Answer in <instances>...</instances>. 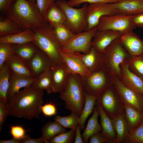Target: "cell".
I'll return each mask as SVG.
<instances>
[{
  "label": "cell",
  "mask_w": 143,
  "mask_h": 143,
  "mask_svg": "<svg viewBox=\"0 0 143 143\" xmlns=\"http://www.w3.org/2000/svg\"><path fill=\"white\" fill-rule=\"evenodd\" d=\"M44 90L31 87L24 88L16 93L8 102L10 115L31 120L39 119L43 103Z\"/></svg>",
  "instance_id": "cell-1"
},
{
  "label": "cell",
  "mask_w": 143,
  "mask_h": 143,
  "mask_svg": "<svg viewBox=\"0 0 143 143\" xmlns=\"http://www.w3.org/2000/svg\"><path fill=\"white\" fill-rule=\"evenodd\" d=\"M24 29L32 31L48 23L41 15L35 3L27 0H17L6 14Z\"/></svg>",
  "instance_id": "cell-2"
},
{
  "label": "cell",
  "mask_w": 143,
  "mask_h": 143,
  "mask_svg": "<svg viewBox=\"0 0 143 143\" xmlns=\"http://www.w3.org/2000/svg\"><path fill=\"white\" fill-rule=\"evenodd\" d=\"M33 31L35 37L33 43L48 56L53 64H64L60 55L61 44L55 34L53 27L48 24Z\"/></svg>",
  "instance_id": "cell-3"
},
{
  "label": "cell",
  "mask_w": 143,
  "mask_h": 143,
  "mask_svg": "<svg viewBox=\"0 0 143 143\" xmlns=\"http://www.w3.org/2000/svg\"><path fill=\"white\" fill-rule=\"evenodd\" d=\"M84 92L81 76L70 74L66 88L60 94V98L65 102V108L79 117L85 104Z\"/></svg>",
  "instance_id": "cell-4"
},
{
  "label": "cell",
  "mask_w": 143,
  "mask_h": 143,
  "mask_svg": "<svg viewBox=\"0 0 143 143\" xmlns=\"http://www.w3.org/2000/svg\"><path fill=\"white\" fill-rule=\"evenodd\" d=\"M131 57L123 46L120 38L116 39L103 53L102 68L111 74L120 78L121 65Z\"/></svg>",
  "instance_id": "cell-5"
},
{
  "label": "cell",
  "mask_w": 143,
  "mask_h": 143,
  "mask_svg": "<svg viewBox=\"0 0 143 143\" xmlns=\"http://www.w3.org/2000/svg\"><path fill=\"white\" fill-rule=\"evenodd\" d=\"M55 2L65 15V24L74 33L87 30L88 3H84L81 8H75L69 5L67 1L64 0H57Z\"/></svg>",
  "instance_id": "cell-6"
},
{
  "label": "cell",
  "mask_w": 143,
  "mask_h": 143,
  "mask_svg": "<svg viewBox=\"0 0 143 143\" xmlns=\"http://www.w3.org/2000/svg\"><path fill=\"white\" fill-rule=\"evenodd\" d=\"M81 77L84 91L96 97L113 84L112 75L102 68Z\"/></svg>",
  "instance_id": "cell-7"
},
{
  "label": "cell",
  "mask_w": 143,
  "mask_h": 143,
  "mask_svg": "<svg viewBox=\"0 0 143 143\" xmlns=\"http://www.w3.org/2000/svg\"><path fill=\"white\" fill-rule=\"evenodd\" d=\"M96 102L100 104L106 114L111 119L124 112V103L113 84L97 97Z\"/></svg>",
  "instance_id": "cell-8"
},
{
  "label": "cell",
  "mask_w": 143,
  "mask_h": 143,
  "mask_svg": "<svg viewBox=\"0 0 143 143\" xmlns=\"http://www.w3.org/2000/svg\"><path fill=\"white\" fill-rule=\"evenodd\" d=\"M98 31L97 26L75 34L68 41L61 44V51L85 54L90 50L93 37Z\"/></svg>",
  "instance_id": "cell-9"
},
{
  "label": "cell",
  "mask_w": 143,
  "mask_h": 143,
  "mask_svg": "<svg viewBox=\"0 0 143 143\" xmlns=\"http://www.w3.org/2000/svg\"><path fill=\"white\" fill-rule=\"evenodd\" d=\"M130 16L120 14L103 16L97 26L98 30H111L123 34L133 31L136 27L130 21Z\"/></svg>",
  "instance_id": "cell-10"
},
{
  "label": "cell",
  "mask_w": 143,
  "mask_h": 143,
  "mask_svg": "<svg viewBox=\"0 0 143 143\" xmlns=\"http://www.w3.org/2000/svg\"><path fill=\"white\" fill-rule=\"evenodd\" d=\"M112 75L113 84L123 103L143 113V95L127 86L119 78Z\"/></svg>",
  "instance_id": "cell-11"
},
{
  "label": "cell",
  "mask_w": 143,
  "mask_h": 143,
  "mask_svg": "<svg viewBox=\"0 0 143 143\" xmlns=\"http://www.w3.org/2000/svg\"><path fill=\"white\" fill-rule=\"evenodd\" d=\"M88 30L97 26L102 16L119 14L113 3H96L89 4L87 7Z\"/></svg>",
  "instance_id": "cell-12"
},
{
  "label": "cell",
  "mask_w": 143,
  "mask_h": 143,
  "mask_svg": "<svg viewBox=\"0 0 143 143\" xmlns=\"http://www.w3.org/2000/svg\"><path fill=\"white\" fill-rule=\"evenodd\" d=\"M66 52L76 57L91 73L102 68L103 53L93 47L92 46L89 52L85 54Z\"/></svg>",
  "instance_id": "cell-13"
},
{
  "label": "cell",
  "mask_w": 143,
  "mask_h": 143,
  "mask_svg": "<svg viewBox=\"0 0 143 143\" xmlns=\"http://www.w3.org/2000/svg\"><path fill=\"white\" fill-rule=\"evenodd\" d=\"M51 72L53 92L60 93L66 88L70 73L64 63L54 65Z\"/></svg>",
  "instance_id": "cell-14"
},
{
  "label": "cell",
  "mask_w": 143,
  "mask_h": 143,
  "mask_svg": "<svg viewBox=\"0 0 143 143\" xmlns=\"http://www.w3.org/2000/svg\"><path fill=\"white\" fill-rule=\"evenodd\" d=\"M123 34L120 32L111 30H98L92 42V46L103 53L106 48Z\"/></svg>",
  "instance_id": "cell-15"
},
{
  "label": "cell",
  "mask_w": 143,
  "mask_h": 143,
  "mask_svg": "<svg viewBox=\"0 0 143 143\" xmlns=\"http://www.w3.org/2000/svg\"><path fill=\"white\" fill-rule=\"evenodd\" d=\"M27 63L33 77L36 78L47 68H51L54 65L48 56L38 48Z\"/></svg>",
  "instance_id": "cell-16"
},
{
  "label": "cell",
  "mask_w": 143,
  "mask_h": 143,
  "mask_svg": "<svg viewBox=\"0 0 143 143\" xmlns=\"http://www.w3.org/2000/svg\"><path fill=\"white\" fill-rule=\"evenodd\" d=\"M120 39L124 48L131 56L142 55L143 40L133 31L123 34Z\"/></svg>",
  "instance_id": "cell-17"
},
{
  "label": "cell",
  "mask_w": 143,
  "mask_h": 143,
  "mask_svg": "<svg viewBox=\"0 0 143 143\" xmlns=\"http://www.w3.org/2000/svg\"><path fill=\"white\" fill-rule=\"evenodd\" d=\"M127 61L121 65L120 78L127 86L143 95V79L130 70Z\"/></svg>",
  "instance_id": "cell-18"
},
{
  "label": "cell",
  "mask_w": 143,
  "mask_h": 143,
  "mask_svg": "<svg viewBox=\"0 0 143 143\" xmlns=\"http://www.w3.org/2000/svg\"><path fill=\"white\" fill-rule=\"evenodd\" d=\"M34 77L29 78L17 74L11 71L9 77V86L7 94L8 102L20 89L31 87L36 80Z\"/></svg>",
  "instance_id": "cell-19"
},
{
  "label": "cell",
  "mask_w": 143,
  "mask_h": 143,
  "mask_svg": "<svg viewBox=\"0 0 143 143\" xmlns=\"http://www.w3.org/2000/svg\"><path fill=\"white\" fill-rule=\"evenodd\" d=\"M60 55L63 63L70 74L83 77L91 73L78 59L68 52L61 51Z\"/></svg>",
  "instance_id": "cell-20"
},
{
  "label": "cell",
  "mask_w": 143,
  "mask_h": 143,
  "mask_svg": "<svg viewBox=\"0 0 143 143\" xmlns=\"http://www.w3.org/2000/svg\"><path fill=\"white\" fill-rule=\"evenodd\" d=\"M96 106L100 117V124L102 135L108 140V143H112L116 137L111 119L106 114L101 105L96 102Z\"/></svg>",
  "instance_id": "cell-21"
},
{
  "label": "cell",
  "mask_w": 143,
  "mask_h": 143,
  "mask_svg": "<svg viewBox=\"0 0 143 143\" xmlns=\"http://www.w3.org/2000/svg\"><path fill=\"white\" fill-rule=\"evenodd\" d=\"M113 4L119 14L131 15L143 12V0H122Z\"/></svg>",
  "instance_id": "cell-22"
},
{
  "label": "cell",
  "mask_w": 143,
  "mask_h": 143,
  "mask_svg": "<svg viewBox=\"0 0 143 143\" xmlns=\"http://www.w3.org/2000/svg\"><path fill=\"white\" fill-rule=\"evenodd\" d=\"M116 134L112 143H124L130 130L124 114V112L111 119Z\"/></svg>",
  "instance_id": "cell-23"
},
{
  "label": "cell",
  "mask_w": 143,
  "mask_h": 143,
  "mask_svg": "<svg viewBox=\"0 0 143 143\" xmlns=\"http://www.w3.org/2000/svg\"><path fill=\"white\" fill-rule=\"evenodd\" d=\"M35 39L34 32L30 29H27L15 34L0 37V43L21 44L34 42Z\"/></svg>",
  "instance_id": "cell-24"
},
{
  "label": "cell",
  "mask_w": 143,
  "mask_h": 143,
  "mask_svg": "<svg viewBox=\"0 0 143 143\" xmlns=\"http://www.w3.org/2000/svg\"><path fill=\"white\" fill-rule=\"evenodd\" d=\"M12 72L23 76L34 77L28 63L13 54L5 62Z\"/></svg>",
  "instance_id": "cell-25"
},
{
  "label": "cell",
  "mask_w": 143,
  "mask_h": 143,
  "mask_svg": "<svg viewBox=\"0 0 143 143\" xmlns=\"http://www.w3.org/2000/svg\"><path fill=\"white\" fill-rule=\"evenodd\" d=\"M44 18L48 24L53 27L60 24H65L66 21L64 12L55 2L48 8Z\"/></svg>",
  "instance_id": "cell-26"
},
{
  "label": "cell",
  "mask_w": 143,
  "mask_h": 143,
  "mask_svg": "<svg viewBox=\"0 0 143 143\" xmlns=\"http://www.w3.org/2000/svg\"><path fill=\"white\" fill-rule=\"evenodd\" d=\"M13 54L27 63L31 59L38 47L33 42L12 44Z\"/></svg>",
  "instance_id": "cell-27"
},
{
  "label": "cell",
  "mask_w": 143,
  "mask_h": 143,
  "mask_svg": "<svg viewBox=\"0 0 143 143\" xmlns=\"http://www.w3.org/2000/svg\"><path fill=\"white\" fill-rule=\"evenodd\" d=\"M99 113L96 106L95 107L92 117L88 121L87 126L82 134L83 143H87L90 137L102 130L101 126L98 121Z\"/></svg>",
  "instance_id": "cell-28"
},
{
  "label": "cell",
  "mask_w": 143,
  "mask_h": 143,
  "mask_svg": "<svg viewBox=\"0 0 143 143\" xmlns=\"http://www.w3.org/2000/svg\"><path fill=\"white\" fill-rule=\"evenodd\" d=\"M51 68H48L42 73L31 87L36 90H44L48 94L53 93Z\"/></svg>",
  "instance_id": "cell-29"
},
{
  "label": "cell",
  "mask_w": 143,
  "mask_h": 143,
  "mask_svg": "<svg viewBox=\"0 0 143 143\" xmlns=\"http://www.w3.org/2000/svg\"><path fill=\"white\" fill-rule=\"evenodd\" d=\"M41 136L45 143H48L50 139L59 134L66 132L65 128L56 122H49L44 124L41 128Z\"/></svg>",
  "instance_id": "cell-30"
},
{
  "label": "cell",
  "mask_w": 143,
  "mask_h": 143,
  "mask_svg": "<svg viewBox=\"0 0 143 143\" xmlns=\"http://www.w3.org/2000/svg\"><path fill=\"white\" fill-rule=\"evenodd\" d=\"M11 71L6 63L0 68V101L6 103H8L7 96Z\"/></svg>",
  "instance_id": "cell-31"
},
{
  "label": "cell",
  "mask_w": 143,
  "mask_h": 143,
  "mask_svg": "<svg viewBox=\"0 0 143 143\" xmlns=\"http://www.w3.org/2000/svg\"><path fill=\"white\" fill-rule=\"evenodd\" d=\"M24 30L12 19L7 17L0 16V37L15 34Z\"/></svg>",
  "instance_id": "cell-32"
},
{
  "label": "cell",
  "mask_w": 143,
  "mask_h": 143,
  "mask_svg": "<svg viewBox=\"0 0 143 143\" xmlns=\"http://www.w3.org/2000/svg\"><path fill=\"white\" fill-rule=\"evenodd\" d=\"M85 102L82 113L79 117V124L81 131L85 128L86 121L89 116L94 110L96 104L97 97L89 95L84 92Z\"/></svg>",
  "instance_id": "cell-33"
},
{
  "label": "cell",
  "mask_w": 143,
  "mask_h": 143,
  "mask_svg": "<svg viewBox=\"0 0 143 143\" xmlns=\"http://www.w3.org/2000/svg\"><path fill=\"white\" fill-rule=\"evenodd\" d=\"M124 104L125 116L130 130L143 121V113L126 104Z\"/></svg>",
  "instance_id": "cell-34"
},
{
  "label": "cell",
  "mask_w": 143,
  "mask_h": 143,
  "mask_svg": "<svg viewBox=\"0 0 143 143\" xmlns=\"http://www.w3.org/2000/svg\"><path fill=\"white\" fill-rule=\"evenodd\" d=\"M53 27L55 34L61 44L69 41L75 34L65 24H60Z\"/></svg>",
  "instance_id": "cell-35"
},
{
  "label": "cell",
  "mask_w": 143,
  "mask_h": 143,
  "mask_svg": "<svg viewBox=\"0 0 143 143\" xmlns=\"http://www.w3.org/2000/svg\"><path fill=\"white\" fill-rule=\"evenodd\" d=\"M54 120L65 129H75L79 122V117L73 113L68 116H57L54 118Z\"/></svg>",
  "instance_id": "cell-36"
},
{
  "label": "cell",
  "mask_w": 143,
  "mask_h": 143,
  "mask_svg": "<svg viewBox=\"0 0 143 143\" xmlns=\"http://www.w3.org/2000/svg\"><path fill=\"white\" fill-rule=\"evenodd\" d=\"M130 70L143 79V56L131 57L127 61Z\"/></svg>",
  "instance_id": "cell-37"
},
{
  "label": "cell",
  "mask_w": 143,
  "mask_h": 143,
  "mask_svg": "<svg viewBox=\"0 0 143 143\" xmlns=\"http://www.w3.org/2000/svg\"><path fill=\"white\" fill-rule=\"evenodd\" d=\"M124 143H143V121L130 130Z\"/></svg>",
  "instance_id": "cell-38"
},
{
  "label": "cell",
  "mask_w": 143,
  "mask_h": 143,
  "mask_svg": "<svg viewBox=\"0 0 143 143\" xmlns=\"http://www.w3.org/2000/svg\"><path fill=\"white\" fill-rule=\"evenodd\" d=\"M75 132V129H70L68 132L62 133L55 136L50 140L49 143H72L74 138Z\"/></svg>",
  "instance_id": "cell-39"
},
{
  "label": "cell",
  "mask_w": 143,
  "mask_h": 143,
  "mask_svg": "<svg viewBox=\"0 0 143 143\" xmlns=\"http://www.w3.org/2000/svg\"><path fill=\"white\" fill-rule=\"evenodd\" d=\"M13 54L12 44L0 43V68Z\"/></svg>",
  "instance_id": "cell-40"
},
{
  "label": "cell",
  "mask_w": 143,
  "mask_h": 143,
  "mask_svg": "<svg viewBox=\"0 0 143 143\" xmlns=\"http://www.w3.org/2000/svg\"><path fill=\"white\" fill-rule=\"evenodd\" d=\"M122 0H69L67 1L69 6L74 7L78 6L83 3H88L89 4L96 3H114Z\"/></svg>",
  "instance_id": "cell-41"
},
{
  "label": "cell",
  "mask_w": 143,
  "mask_h": 143,
  "mask_svg": "<svg viewBox=\"0 0 143 143\" xmlns=\"http://www.w3.org/2000/svg\"><path fill=\"white\" fill-rule=\"evenodd\" d=\"M10 110L8 103L0 101V131L5 123L8 116L10 115Z\"/></svg>",
  "instance_id": "cell-42"
},
{
  "label": "cell",
  "mask_w": 143,
  "mask_h": 143,
  "mask_svg": "<svg viewBox=\"0 0 143 143\" xmlns=\"http://www.w3.org/2000/svg\"><path fill=\"white\" fill-rule=\"evenodd\" d=\"M10 133L13 138L20 140L23 138L26 134V131L23 126L19 125L11 126Z\"/></svg>",
  "instance_id": "cell-43"
},
{
  "label": "cell",
  "mask_w": 143,
  "mask_h": 143,
  "mask_svg": "<svg viewBox=\"0 0 143 143\" xmlns=\"http://www.w3.org/2000/svg\"><path fill=\"white\" fill-rule=\"evenodd\" d=\"M35 4L39 12L43 17L47 11L55 0H35Z\"/></svg>",
  "instance_id": "cell-44"
},
{
  "label": "cell",
  "mask_w": 143,
  "mask_h": 143,
  "mask_svg": "<svg viewBox=\"0 0 143 143\" xmlns=\"http://www.w3.org/2000/svg\"><path fill=\"white\" fill-rule=\"evenodd\" d=\"M41 109L42 112L46 116L51 117L56 115L57 113L55 105L51 102L42 105Z\"/></svg>",
  "instance_id": "cell-45"
},
{
  "label": "cell",
  "mask_w": 143,
  "mask_h": 143,
  "mask_svg": "<svg viewBox=\"0 0 143 143\" xmlns=\"http://www.w3.org/2000/svg\"><path fill=\"white\" fill-rule=\"evenodd\" d=\"M130 21L136 27L143 28V12L131 15Z\"/></svg>",
  "instance_id": "cell-46"
},
{
  "label": "cell",
  "mask_w": 143,
  "mask_h": 143,
  "mask_svg": "<svg viewBox=\"0 0 143 143\" xmlns=\"http://www.w3.org/2000/svg\"><path fill=\"white\" fill-rule=\"evenodd\" d=\"M17 0H0V9L6 14Z\"/></svg>",
  "instance_id": "cell-47"
},
{
  "label": "cell",
  "mask_w": 143,
  "mask_h": 143,
  "mask_svg": "<svg viewBox=\"0 0 143 143\" xmlns=\"http://www.w3.org/2000/svg\"><path fill=\"white\" fill-rule=\"evenodd\" d=\"M89 139L90 143H104L108 142V140L102 135L100 132H97L91 136Z\"/></svg>",
  "instance_id": "cell-48"
},
{
  "label": "cell",
  "mask_w": 143,
  "mask_h": 143,
  "mask_svg": "<svg viewBox=\"0 0 143 143\" xmlns=\"http://www.w3.org/2000/svg\"><path fill=\"white\" fill-rule=\"evenodd\" d=\"M44 141L42 138H31L29 135L26 134L24 138L21 140L20 143H43Z\"/></svg>",
  "instance_id": "cell-49"
},
{
  "label": "cell",
  "mask_w": 143,
  "mask_h": 143,
  "mask_svg": "<svg viewBox=\"0 0 143 143\" xmlns=\"http://www.w3.org/2000/svg\"><path fill=\"white\" fill-rule=\"evenodd\" d=\"M81 127L79 124L77 126L75 129V139L74 143H83L82 137L81 133Z\"/></svg>",
  "instance_id": "cell-50"
},
{
  "label": "cell",
  "mask_w": 143,
  "mask_h": 143,
  "mask_svg": "<svg viewBox=\"0 0 143 143\" xmlns=\"http://www.w3.org/2000/svg\"><path fill=\"white\" fill-rule=\"evenodd\" d=\"M21 140L16 139L13 137L8 140H1L0 143H20Z\"/></svg>",
  "instance_id": "cell-51"
},
{
  "label": "cell",
  "mask_w": 143,
  "mask_h": 143,
  "mask_svg": "<svg viewBox=\"0 0 143 143\" xmlns=\"http://www.w3.org/2000/svg\"><path fill=\"white\" fill-rule=\"evenodd\" d=\"M27 1L32 2L33 3H35V0H27Z\"/></svg>",
  "instance_id": "cell-52"
},
{
  "label": "cell",
  "mask_w": 143,
  "mask_h": 143,
  "mask_svg": "<svg viewBox=\"0 0 143 143\" xmlns=\"http://www.w3.org/2000/svg\"><path fill=\"white\" fill-rule=\"evenodd\" d=\"M142 55L143 56V51H142Z\"/></svg>",
  "instance_id": "cell-53"
},
{
  "label": "cell",
  "mask_w": 143,
  "mask_h": 143,
  "mask_svg": "<svg viewBox=\"0 0 143 143\" xmlns=\"http://www.w3.org/2000/svg\"></svg>",
  "instance_id": "cell-54"
}]
</instances>
